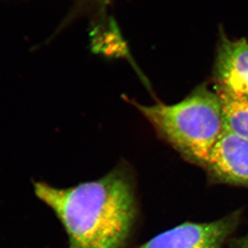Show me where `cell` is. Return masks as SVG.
Returning <instances> with one entry per match:
<instances>
[{"label": "cell", "mask_w": 248, "mask_h": 248, "mask_svg": "<svg viewBox=\"0 0 248 248\" xmlns=\"http://www.w3.org/2000/svg\"><path fill=\"white\" fill-rule=\"evenodd\" d=\"M239 221L233 213L213 222H185L134 248H222Z\"/></svg>", "instance_id": "3"}, {"label": "cell", "mask_w": 248, "mask_h": 248, "mask_svg": "<svg viewBox=\"0 0 248 248\" xmlns=\"http://www.w3.org/2000/svg\"><path fill=\"white\" fill-rule=\"evenodd\" d=\"M222 103L224 127L248 140V96L215 89Z\"/></svg>", "instance_id": "5"}, {"label": "cell", "mask_w": 248, "mask_h": 248, "mask_svg": "<svg viewBox=\"0 0 248 248\" xmlns=\"http://www.w3.org/2000/svg\"><path fill=\"white\" fill-rule=\"evenodd\" d=\"M205 168L217 182L248 187V140L224 127Z\"/></svg>", "instance_id": "4"}, {"label": "cell", "mask_w": 248, "mask_h": 248, "mask_svg": "<svg viewBox=\"0 0 248 248\" xmlns=\"http://www.w3.org/2000/svg\"><path fill=\"white\" fill-rule=\"evenodd\" d=\"M100 11H108L113 0H87Z\"/></svg>", "instance_id": "6"}, {"label": "cell", "mask_w": 248, "mask_h": 248, "mask_svg": "<svg viewBox=\"0 0 248 248\" xmlns=\"http://www.w3.org/2000/svg\"><path fill=\"white\" fill-rule=\"evenodd\" d=\"M230 248H248V232L241 238L233 240Z\"/></svg>", "instance_id": "7"}, {"label": "cell", "mask_w": 248, "mask_h": 248, "mask_svg": "<svg viewBox=\"0 0 248 248\" xmlns=\"http://www.w3.org/2000/svg\"><path fill=\"white\" fill-rule=\"evenodd\" d=\"M137 108L155 131L190 162L205 168L224 131L219 97L205 84L175 104L157 103Z\"/></svg>", "instance_id": "2"}, {"label": "cell", "mask_w": 248, "mask_h": 248, "mask_svg": "<svg viewBox=\"0 0 248 248\" xmlns=\"http://www.w3.org/2000/svg\"><path fill=\"white\" fill-rule=\"evenodd\" d=\"M36 197L55 213L69 248H124L136 222L131 180L121 170L70 188L36 182Z\"/></svg>", "instance_id": "1"}]
</instances>
